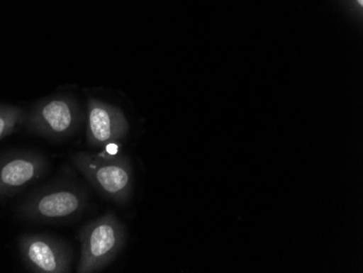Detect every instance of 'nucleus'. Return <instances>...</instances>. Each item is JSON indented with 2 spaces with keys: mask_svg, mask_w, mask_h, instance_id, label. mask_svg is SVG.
<instances>
[{
  "mask_svg": "<svg viewBox=\"0 0 363 273\" xmlns=\"http://www.w3.org/2000/svg\"><path fill=\"white\" fill-rule=\"evenodd\" d=\"M86 201L84 189L77 185L57 183L30 195L18 208V215L30 221H68L83 213Z\"/></svg>",
  "mask_w": 363,
  "mask_h": 273,
  "instance_id": "obj_1",
  "label": "nucleus"
},
{
  "mask_svg": "<svg viewBox=\"0 0 363 273\" xmlns=\"http://www.w3.org/2000/svg\"><path fill=\"white\" fill-rule=\"evenodd\" d=\"M81 257L79 273H95L110 264L123 245L124 231L111 213L93 220L79 234Z\"/></svg>",
  "mask_w": 363,
  "mask_h": 273,
  "instance_id": "obj_2",
  "label": "nucleus"
},
{
  "mask_svg": "<svg viewBox=\"0 0 363 273\" xmlns=\"http://www.w3.org/2000/svg\"><path fill=\"white\" fill-rule=\"evenodd\" d=\"M83 121L77 101L69 96L42 99L26 113L24 123L28 131L49 140H63L75 133Z\"/></svg>",
  "mask_w": 363,
  "mask_h": 273,
  "instance_id": "obj_3",
  "label": "nucleus"
},
{
  "mask_svg": "<svg viewBox=\"0 0 363 273\" xmlns=\"http://www.w3.org/2000/svg\"><path fill=\"white\" fill-rule=\"evenodd\" d=\"M72 162L101 194L116 201H124L130 194V169L125 159L104 152H77L73 155Z\"/></svg>",
  "mask_w": 363,
  "mask_h": 273,
  "instance_id": "obj_4",
  "label": "nucleus"
},
{
  "mask_svg": "<svg viewBox=\"0 0 363 273\" xmlns=\"http://www.w3.org/2000/svg\"><path fill=\"white\" fill-rule=\"evenodd\" d=\"M20 254L30 272L68 273L71 271L72 250L68 244L46 234L20 236Z\"/></svg>",
  "mask_w": 363,
  "mask_h": 273,
  "instance_id": "obj_5",
  "label": "nucleus"
},
{
  "mask_svg": "<svg viewBox=\"0 0 363 273\" xmlns=\"http://www.w3.org/2000/svg\"><path fill=\"white\" fill-rule=\"evenodd\" d=\"M48 165L38 152H14L0 157V197L13 196L42 178Z\"/></svg>",
  "mask_w": 363,
  "mask_h": 273,
  "instance_id": "obj_6",
  "label": "nucleus"
},
{
  "mask_svg": "<svg viewBox=\"0 0 363 273\" xmlns=\"http://www.w3.org/2000/svg\"><path fill=\"white\" fill-rule=\"evenodd\" d=\"M128 128V121L119 108L89 97L86 136L91 145L107 146L121 140L125 136Z\"/></svg>",
  "mask_w": 363,
  "mask_h": 273,
  "instance_id": "obj_7",
  "label": "nucleus"
},
{
  "mask_svg": "<svg viewBox=\"0 0 363 273\" xmlns=\"http://www.w3.org/2000/svg\"><path fill=\"white\" fill-rule=\"evenodd\" d=\"M26 113L21 108L12 105H0V140L13 133L24 123Z\"/></svg>",
  "mask_w": 363,
  "mask_h": 273,
  "instance_id": "obj_8",
  "label": "nucleus"
},
{
  "mask_svg": "<svg viewBox=\"0 0 363 273\" xmlns=\"http://www.w3.org/2000/svg\"><path fill=\"white\" fill-rule=\"evenodd\" d=\"M342 7L347 10L352 17L361 20L363 17V0H340Z\"/></svg>",
  "mask_w": 363,
  "mask_h": 273,
  "instance_id": "obj_9",
  "label": "nucleus"
},
{
  "mask_svg": "<svg viewBox=\"0 0 363 273\" xmlns=\"http://www.w3.org/2000/svg\"><path fill=\"white\" fill-rule=\"evenodd\" d=\"M106 148H107V154H109L110 156H114V155L117 154L118 152V145H116L114 143H111V144H108L107 146H106Z\"/></svg>",
  "mask_w": 363,
  "mask_h": 273,
  "instance_id": "obj_10",
  "label": "nucleus"
}]
</instances>
